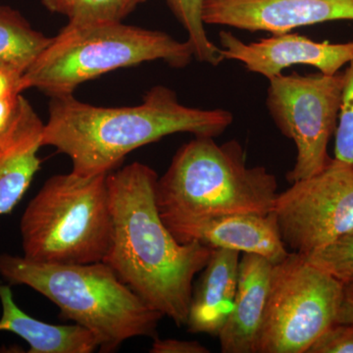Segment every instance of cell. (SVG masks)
<instances>
[{
    "instance_id": "6da1fadb",
    "label": "cell",
    "mask_w": 353,
    "mask_h": 353,
    "mask_svg": "<svg viewBox=\"0 0 353 353\" xmlns=\"http://www.w3.org/2000/svg\"><path fill=\"white\" fill-rule=\"evenodd\" d=\"M106 181L113 229L104 263L148 306L185 326L194 279L212 248L176 240L158 210V176L148 165L134 162Z\"/></svg>"
},
{
    "instance_id": "7a4b0ae2",
    "label": "cell",
    "mask_w": 353,
    "mask_h": 353,
    "mask_svg": "<svg viewBox=\"0 0 353 353\" xmlns=\"http://www.w3.org/2000/svg\"><path fill=\"white\" fill-rule=\"evenodd\" d=\"M224 109L189 108L171 88L157 85L141 104L101 108L73 94L51 97L50 117L44 124L43 146L57 148L71 159L80 176L108 174L129 153L178 132L217 138L233 123Z\"/></svg>"
},
{
    "instance_id": "3957f363",
    "label": "cell",
    "mask_w": 353,
    "mask_h": 353,
    "mask_svg": "<svg viewBox=\"0 0 353 353\" xmlns=\"http://www.w3.org/2000/svg\"><path fill=\"white\" fill-rule=\"evenodd\" d=\"M0 275L9 285H25L60 310V317L88 330L99 352L118 350L136 336L157 338L163 317L137 296L104 262L46 264L0 254Z\"/></svg>"
},
{
    "instance_id": "277c9868",
    "label": "cell",
    "mask_w": 353,
    "mask_h": 353,
    "mask_svg": "<svg viewBox=\"0 0 353 353\" xmlns=\"http://www.w3.org/2000/svg\"><path fill=\"white\" fill-rule=\"evenodd\" d=\"M279 194L277 176L250 167L236 139L218 145L196 137L181 146L158 178L155 199L165 224L223 214H268Z\"/></svg>"
},
{
    "instance_id": "5b68a950",
    "label": "cell",
    "mask_w": 353,
    "mask_h": 353,
    "mask_svg": "<svg viewBox=\"0 0 353 353\" xmlns=\"http://www.w3.org/2000/svg\"><path fill=\"white\" fill-rule=\"evenodd\" d=\"M194 58L189 41L164 32L121 23L66 25L26 71V90L37 88L50 97L73 94L82 83L145 62L163 61L174 68Z\"/></svg>"
},
{
    "instance_id": "8992f818",
    "label": "cell",
    "mask_w": 353,
    "mask_h": 353,
    "mask_svg": "<svg viewBox=\"0 0 353 353\" xmlns=\"http://www.w3.org/2000/svg\"><path fill=\"white\" fill-rule=\"evenodd\" d=\"M108 174L48 179L20 223L26 259L46 264L103 262L112 241Z\"/></svg>"
},
{
    "instance_id": "52a82bcc",
    "label": "cell",
    "mask_w": 353,
    "mask_h": 353,
    "mask_svg": "<svg viewBox=\"0 0 353 353\" xmlns=\"http://www.w3.org/2000/svg\"><path fill=\"white\" fill-rule=\"evenodd\" d=\"M343 285L299 253L273 264L256 353H307L336 323Z\"/></svg>"
},
{
    "instance_id": "ba28073f",
    "label": "cell",
    "mask_w": 353,
    "mask_h": 353,
    "mask_svg": "<svg viewBox=\"0 0 353 353\" xmlns=\"http://www.w3.org/2000/svg\"><path fill=\"white\" fill-rule=\"evenodd\" d=\"M343 74L275 77L269 80L266 106L280 132L294 141L296 163L290 183L319 173L331 161L328 145L338 125Z\"/></svg>"
},
{
    "instance_id": "9c48e42d",
    "label": "cell",
    "mask_w": 353,
    "mask_h": 353,
    "mask_svg": "<svg viewBox=\"0 0 353 353\" xmlns=\"http://www.w3.org/2000/svg\"><path fill=\"white\" fill-rule=\"evenodd\" d=\"M279 192L272 212L290 252L308 255L353 229V165L332 158Z\"/></svg>"
},
{
    "instance_id": "30bf717a",
    "label": "cell",
    "mask_w": 353,
    "mask_h": 353,
    "mask_svg": "<svg viewBox=\"0 0 353 353\" xmlns=\"http://www.w3.org/2000/svg\"><path fill=\"white\" fill-rule=\"evenodd\" d=\"M221 54L240 62L246 70L271 80L294 65L314 67L324 75H336L353 59V41H316L288 32L245 43L231 32H219Z\"/></svg>"
},
{
    "instance_id": "8fae6325",
    "label": "cell",
    "mask_w": 353,
    "mask_h": 353,
    "mask_svg": "<svg viewBox=\"0 0 353 353\" xmlns=\"http://www.w3.org/2000/svg\"><path fill=\"white\" fill-rule=\"evenodd\" d=\"M202 19L205 25L283 34L331 21H353V0H203Z\"/></svg>"
},
{
    "instance_id": "7c38bea8",
    "label": "cell",
    "mask_w": 353,
    "mask_h": 353,
    "mask_svg": "<svg viewBox=\"0 0 353 353\" xmlns=\"http://www.w3.org/2000/svg\"><path fill=\"white\" fill-rule=\"evenodd\" d=\"M166 225V224H165ZM181 243L192 241L210 248H226L260 255L275 264L289 255L277 219L268 214H223L167 224Z\"/></svg>"
},
{
    "instance_id": "4fadbf2b",
    "label": "cell",
    "mask_w": 353,
    "mask_h": 353,
    "mask_svg": "<svg viewBox=\"0 0 353 353\" xmlns=\"http://www.w3.org/2000/svg\"><path fill=\"white\" fill-rule=\"evenodd\" d=\"M272 267L273 263L260 255L243 253L233 308L218 334L223 353H256Z\"/></svg>"
},
{
    "instance_id": "5bb4252c",
    "label": "cell",
    "mask_w": 353,
    "mask_h": 353,
    "mask_svg": "<svg viewBox=\"0 0 353 353\" xmlns=\"http://www.w3.org/2000/svg\"><path fill=\"white\" fill-rule=\"evenodd\" d=\"M241 252L212 248L208 264L192 289L188 332L218 336L233 308Z\"/></svg>"
},
{
    "instance_id": "9a60e30c",
    "label": "cell",
    "mask_w": 353,
    "mask_h": 353,
    "mask_svg": "<svg viewBox=\"0 0 353 353\" xmlns=\"http://www.w3.org/2000/svg\"><path fill=\"white\" fill-rule=\"evenodd\" d=\"M0 332L19 336L30 353H92L99 350L94 334L80 325H52L26 314L14 301L10 285L0 284Z\"/></svg>"
},
{
    "instance_id": "2e32d148",
    "label": "cell",
    "mask_w": 353,
    "mask_h": 353,
    "mask_svg": "<svg viewBox=\"0 0 353 353\" xmlns=\"http://www.w3.org/2000/svg\"><path fill=\"white\" fill-rule=\"evenodd\" d=\"M24 73L0 67V155L43 136L44 124L23 97Z\"/></svg>"
},
{
    "instance_id": "e0dca14e",
    "label": "cell",
    "mask_w": 353,
    "mask_h": 353,
    "mask_svg": "<svg viewBox=\"0 0 353 353\" xmlns=\"http://www.w3.org/2000/svg\"><path fill=\"white\" fill-rule=\"evenodd\" d=\"M50 41L34 30L19 11L0 6V67L25 74Z\"/></svg>"
},
{
    "instance_id": "ac0fdd59",
    "label": "cell",
    "mask_w": 353,
    "mask_h": 353,
    "mask_svg": "<svg viewBox=\"0 0 353 353\" xmlns=\"http://www.w3.org/2000/svg\"><path fill=\"white\" fill-rule=\"evenodd\" d=\"M41 146L43 136H39L0 155V216L9 214L31 185L41 168Z\"/></svg>"
},
{
    "instance_id": "d6986e66",
    "label": "cell",
    "mask_w": 353,
    "mask_h": 353,
    "mask_svg": "<svg viewBox=\"0 0 353 353\" xmlns=\"http://www.w3.org/2000/svg\"><path fill=\"white\" fill-rule=\"evenodd\" d=\"M169 8L185 32L192 44L194 58L211 66L224 61L219 46L208 38L205 24L202 19L203 0H166Z\"/></svg>"
},
{
    "instance_id": "ffe728a7",
    "label": "cell",
    "mask_w": 353,
    "mask_h": 353,
    "mask_svg": "<svg viewBox=\"0 0 353 353\" xmlns=\"http://www.w3.org/2000/svg\"><path fill=\"white\" fill-rule=\"evenodd\" d=\"M145 0H77L68 26L121 23Z\"/></svg>"
},
{
    "instance_id": "44dd1931",
    "label": "cell",
    "mask_w": 353,
    "mask_h": 353,
    "mask_svg": "<svg viewBox=\"0 0 353 353\" xmlns=\"http://www.w3.org/2000/svg\"><path fill=\"white\" fill-rule=\"evenodd\" d=\"M304 257L309 263L341 282L353 281V229L330 245Z\"/></svg>"
},
{
    "instance_id": "7402d4cb",
    "label": "cell",
    "mask_w": 353,
    "mask_h": 353,
    "mask_svg": "<svg viewBox=\"0 0 353 353\" xmlns=\"http://www.w3.org/2000/svg\"><path fill=\"white\" fill-rule=\"evenodd\" d=\"M343 74L338 125L334 132V158L353 165V59Z\"/></svg>"
},
{
    "instance_id": "603a6c76",
    "label": "cell",
    "mask_w": 353,
    "mask_h": 353,
    "mask_svg": "<svg viewBox=\"0 0 353 353\" xmlns=\"http://www.w3.org/2000/svg\"><path fill=\"white\" fill-rule=\"evenodd\" d=\"M307 353H353V324L334 323L314 341Z\"/></svg>"
},
{
    "instance_id": "cb8c5ba5",
    "label": "cell",
    "mask_w": 353,
    "mask_h": 353,
    "mask_svg": "<svg viewBox=\"0 0 353 353\" xmlns=\"http://www.w3.org/2000/svg\"><path fill=\"white\" fill-rule=\"evenodd\" d=\"M150 353H209L208 347L196 341H180L176 339L155 338Z\"/></svg>"
},
{
    "instance_id": "d4e9b609",
    "label": "cell",
    "mask_w": 353,
    "mask_h": 353,
    "mask_svg": "<svg viewBox=\"0 0 353 353\" xmlns=\"http://www.w3.org/2000/svg\"><path fill=\"white\" fill-rule=\"evenodd\" d=\"M336 322L353 324V281L343 285V299Z\"/></svg>"
},
{
    "instance_id": "484cf974",
    "label": "cell",
    "mask_w": 353,
    "mask_h": 353,
    "mask_svg": "<svg viewBox=\"0 0 353 353\" xmlns=\"http://www.w3.org/2000/svg\"><path fill=\"white\" fill-rule=\"evenodd\" d=\"M77 0H41V3L52 13L62 14V15L68 17L74 6H75Z\"/></svg>"
}]
</instances>
